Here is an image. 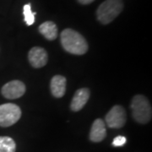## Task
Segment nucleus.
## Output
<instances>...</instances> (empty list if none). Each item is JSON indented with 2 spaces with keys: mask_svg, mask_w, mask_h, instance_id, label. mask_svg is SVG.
Wrapping results in <instances>:
<instances>
[{
  "mask_svg": "<svg viewBox=\"0 0 152 152\" xmlns=\"http://www.w3.org/2000/svg\"><path fill=\"white\" fill-rule=\"evenodd\" d=\"M90 98V90L88 88L79 89L75 93L71 102L70 108L74 112L80 111L87 103Z\"/></svg>",
  "mask_w": 152,
  "mask_h": 152,
  "instance_id": "obj_8",
  "label": "nucleus"
},
{
  "mask_svg": "<svg viewBox=\"0 0 152 152\" xmlns=\"http://www.w3.org/2000/svg\"><path fill=\"white\" fill-rule=\"evenodd\" d=\"M126 111L122 106H114L106 115V123L111 129L123 128L126 124Z\"/></svg>",
  "mask_w": 152,
  "mask_h": 152,
  "instance_id": "obj_5",
  "label": "nucleus"
},
{
  "mask_svg": "<svg viewBox=\"0 0 152 152\" xmlns=\"http://www.w3.org/2000/svg\"><path fill=\"white\" fill-rule=\"evenodd\" d=\"M131 110L134 119L137 123L145 124L149 123L152 117L151 103L145 96L136 95L131 102Z\"/></svg>",
  "mask_w": 152,
  "mask_h": 152,
  "instance_id": "obj_2",
  "label": "nucleus"
},
{
  "mask_svg": "<svg viewBox=\"0 0 152 152\" xmlns=\"http://www.w3.org/2000/svg\"><path fill=\"white\" fill-rule=\"evenodd\" d=\"M26 92V86L20 80H12L2 87L1 93L7 99H18Z\"/></svg>",
  "mask_w": 152,
  "mask_h": 152,
  "instance_id": "obj_6",
  "label": "nucleus"
},
{
  "mask_svg": "<svg viewBox=\"0 0 152 152\" xmlns=\"http://www.w3.org/2000/svg\"><path fill=\"white\" fill-rule=\"evenodd\" d=\"M126 141H127V140H126V138H125L124 136H117L113 140V145L115 147L123 146L124 145H125Z\"/></svg>",
  "mask_w": 152,
  "mask_h": 152,
  "instance_id": "obj_14",
  "label": "nucleus"
},
{
  "mask_svg": "<svg viewBox=\"0 0 152 152\" xmlns=\"http://www.w3.org/2000/svg\"><path fill=\"white\" fill-rule=\"evenodd\" d=\"M28 59L33 68H42L48 64V55L47 51L40 47H34L28 53Z\"/></svg>",
  "mask_w": 152,
  "mask_h": 152,
  "instance_id": "obj_7",
  "label": "nucleus"
},
{
  "mask_svg": "<svg viewBox=\"0 0 152 152\" xmlns=\"http://www.w3.org/2000/svg\"><path fill=\"white\" fill-rule=\"evenodd\" d=\"M23 14L25 17V21L27 26H31L35 23V15L36 13H33L31 10V4H27L23 8Z\"/></svg>",
  "mask_w": 152,
  "mask_h": 152,
  "instance_id": "obj_13",
  "label": "nucleus"
},
{
  "mask_svg": "<svg viewBox=\"0 0 152 152\" xmlns=\"http://www.w3.org/2000/svg\"><path fill=\"white\" fill-rule=\"evenodd\" d=\"M94 0H78V2L81 4H84V5H86V4H91Z\"/></svg>",
  "mask_w": 152,
  "mask_h": 152,
  "instance_id": "obj_15",
  "label": "nucleus"
},
{
  "mask_svg": "<svg viewBox=\"0 0 152 152\" xmlns=\"http://www.w3.org/2000/svg\"><path fill=\"white\" fill-rule=\"evenodd\" d=\"M64 49L71 54L83 55L88 51V43L81 34L72 29L64 30L60 36Z\"/></svg>",
  "mask_w": 152,
  "mask_h": 152,
  "instance_id": "obj_1",
  "label": "nucleus"
},
{
  "mask_svg": "<svg viewBox=\"0 0 152 152\" xmlns=\"http://www.w3.org/2000/svg\"><path fill=\"white\" fill-rule=\"evenodd\" d=\"M21 118V110L14 103L0 105V127H10Z\"/></svg>",
  "mask_w": 152,
  "mask_h": 152,
  "instance_id": "obj_4",
  "label": "nucleus"
},
{
  "mask_svg": "<svg viewBox=\"0 0 152 152\" xmlns=\"http://www.w3.org/2000/svg\"><path fill=\"white\" fill-rule=\"evenodd\" d=\"M124 9L122 0H106L98 7L96 16L99 21L107 25L119 15Z\"/></svg>",
  "mask_w": 152,
  "mask_h": 152,
  "instance_id": "obj_3",
  "label": "nucleus"
},
{
  "mask_svg": "<svg viewBox=\"0 0 152 152\" xmlns=\"http://www.w3.org/2000/svg\"><path fill=\"white\" fill-rule=\"evenodd\" d=\"M15 140L8 136H0V152H15Z\"/></svg>",
  "mask_w": 152,
  "mask_h": 152,
  "instance_id": "obj_12",
  "label": "nucleus"
},
{
  "mask_svg": "<svg viewBox=\"0 0 152 152\" xmlns=\"http://www.w3.org/2000/svg\"><path fill=\"white\" fill-rule=\"evenodd\" d=\"M107 136L106 124L104 121L101 118H97L93 122L91 132H90V140L92 142L98 143L103 140Z\"/></svg>",
  "mask_w": 152,
  "mask_h": 152,
  "instance_id": "obj_9",
  "label": "nucleus"
},
{
  "mask_svg": "<svg viewBox=\"0 0 152 152\" xmlns=\"http://www.w3.org/2000/svg\"><path fill=\"white\" fill-rule=\"evenodd\" d=\"M66 78L62 75H55L52 78L50 89L52 95L56 98H61L66 91Z\"/></svg>",
  "mask_w": 152,
  "mask_h": 152,
  "instance_id": "obj_10",
  "label": "nucleus"
},
{
  "mask_svg": "<svg viewBox=\"0 0 152 152\" xmlns=\"http://www.w3.org/2000/svg\"><path fill=\"white\" fill-rule=\"evenodd\" d=\"M39 32L48 41H53L58 37V27L53 21H46L39 26Z\"/></svg>",
  "mask_w": 152,
  "mask_h": 152,
  "instance_id": "obj_11",
  "label": "nucleus"
}]
</instances>
